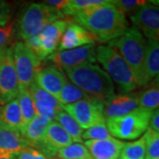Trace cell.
<instances>
[{"label":"cell","instance_id":"27","mask_svg":"<svg viewBox=\"0 0 159 159\" xmlns=\"http://www.w3.org/2000/svg\"><path fill=\"white\" fill-rule=\"evenodd\" d=\"M29 91L31 93V96L33 97L34 101L43 102L46 104L51 105V107L55 109L57 112H60L64 111V105L61 104L56 97H54L50 93L46 92L45 90L42 89L37 84L34 82L29 87Z\"/></svg>","mask_w":159,"mask_h":159},{"label":"cell","instance_id":"10","mask_svg":"<svg viewBox=\"0 0 159 159\" xmlns=\"http://www.w3.org/2000/svg\"><path fill=\"white\" fill-rule=\"evenodd\" d=\"M19 81L11 47L0 48V103L6 104L16 99Z\"/></svg>","mask_w":159,"mask_h":159},{"label":"cell","instance_id":"16","mask_svg":"<svg viewBox=\"0 0 159 159\" xmlns=\"http://www.w3.org/2000/svg\"><path fill=\"white\" fill-rule=\"evenodd\" d=\"M66 80L65 74L59 69L49 66L40 70L34 82L42 89L57 98Z\"/></svg>","mask_w":159,"mask_h":159},{"label":"cell","instance_id":"17","mask_svg":"<svg viewBox=\"0 0 159 159\" xmlns=\"http://www.w3.org/2000/svg\"><path fill=\"white\" fill-rule=\"evenodd\" d=\"M27 147L29 143L20 133L0 127V158L14 157Z\"/></svg>","mask_w":159,"mask_h":159},{"label":"cell","instance_id":"21","mask_svg":"<svg viewBox=\"0 0 159 159\" xmlns=\"http://www.w3.org/2000/svg\"><path fill=\"white\" fill-rule=\"evenodd\" d=\"M139 107L153 111L159 109V75L147 84L138 95Z\"/></svg>","mask_w":159,"mask_h":159},{"label":"cell","instance_id":"5","mask_svg":"<svg viewBox=\"0 0 159 159\" xmlns=\"http://www.w3.org/2000/svg\"><path fill=\"white\" fill-rule=\"evenodd\" d=\"M65 15L45 4H32L23 11L18 23V34L24 41L36 34L45 26L61 20Z\"/></svg>","mask_w":159,"mask_h":159},{"label":"cell","instance_id":"11","mask_svg":"<svg viewBox=\"0 0 159 159\" xmlns=\"http://www.w3.org/2000/svg\"><path fill=\"white\" fill-rule=\"evenodd\" d=\"M96 44L91 43L67 51H57L48 57L60 68L70 69L84 64H94L97 61Z\"/></svg>","mask_w":159,"mask_h":159},{"label":"cell","instance_id":"36","mask_svg":"<svg viewBox=\"0 0 159 159\" xmlns=\"http://www.w3.org/2000/svg\"><path fill=\"white\" fill-rule=\"evenodd\" d=\"M149 128L159 133V109L151 112V117L149 120Z\"/></svg>","mask_w":159,"mask_h":159},{"label":"cell","instance_id":"22","mask_svg":"<svg viewBox=\"0 0 159 159\" xmlns=\"http://www.w3.org/2000/svg\"><path fill=\"white\" fill-rule=\"evenodd\" d=\"M92 97H94L89 95L88 93L66 80L57 99L63 105H67L82 100H88Z\"/></svg>","mask_w":159,"mask_h":159},{"label":"cell","instance_id":"23","mask_svg":"<svg viewBox=\"0 0 159 159\" xmlns=\"http://www.w3.org/2000/svg\"><path fill=\"white\" fill-rule=\"evenodd\" d=\"M54 120L62 126L64 130L68 134L74 142L78 143L82 142L83 129L68 113H66L65 111H62L57 113Z\"/></svg>","mask_w":159,"mask_h":159},{"label":"cell","instance_id":"8","mask_svg":"<svg viewBox=\"0 0 159 159\" xmlns=\"http://www.w3.org/2000/svg\"><path fill=\"white\" fill-rule=\"evenodd\" d=\"M11 49L19 81V89H29L41 70L42 60L34 55L25 43L17 42Z\"/></svg>","mask_w":159,"mask_h":159},{"label":"cell","instance_id":"1","mask_svg":"<svg viewBox=\"0 0 159 159\" xmlns=\"http://www.w3.org/2000/svg\"><path fill=\"white\" fill-rule=\"evenodd\" d=\"M73 20L92 34L95 41L101 43H110L129 29L125 14L109 0L105 4L79 11Z\"/></svg>","mask_w":159,"mask_h":159},{"label":"cell","instance_id":"4","mask_svg":"<svg viewBox=\"0 0 159 159\" xmlns=\"http://www.w3.org/2000/svg\"><path fill=\"white\" fill-rule=\"evenodd\" d=\"M97 60L102 66L110 78L124 93H130L138 87L134 73L116 50L110 46H98Z\"/></svg>","mask_w":159,"mask_h":159},{"label":"cell","instance_id":"15","mask_svg":"<svg viewBox=\"0 0 159 159\" xmlns=\"http://www.w3.org/2000/svg\"><path fill=\"white\" fill-rule=\"evenodd\" d=\"M124 143L111 137L106 140L86 141L84 145L93 159H118Z\"/></svg>","mask_w":159,"mask_h":159},{"label":"cell","instance_id":"29","mask_svg":"<svg viewBox=\"0 0 159 159\" xmlns=\"http://www.w3.org/2000/svg\"><path fill=\"white\" fill-rule=\"evenodd\" d=\"M107 0H69L67 6L65 7L62 12L66 16H74L79 11H83L91 6H100L105 4Z\"/></svg>","mask_w":159,"mask_h":159},{"label":"cell","instance_id":"26","mask_svg":"<svg viewBox=\"0 0 159 159\" xmlns=\"http://www.w3.org/2000/svg\"><path fill=\"white\" fill-rule=\"evenodd\" d=\"M57 156L61 159H93L89 149L81 143L71 144L67 147L59 148Z\"/></svg>","mask_w":159,"mask_h":159},{"label":"cell","instance_id":"37","mask_svg":"<svg viewBox=\"0 0 159 159\" xmlns=\"http://www.w3.org/2000/svg\"><path fill=\"white\" fill-rule=\"evenodd\" d=\"M0 159H15L13 157H1Z\"/></svg>","mask_w":159,"mask_h":159},{"label":"cell","instance_id":"20","mask_svg":"<svg viewBox=\"0 0 159 159\" xmlns=\"http://www.w3.org/2000/svg\"><path fill=\"white\" fill-rule=\"evenodd\" d=\"M49 123L50 121L36 115L28 125H25L20 134L29 143V147L34 148L43 140Z\"/></svg>","mask_w":159,"mask_h":159},{"label":"cell","instance_id":"28","mask_svg":"<svg viewBox=\"0 0 159 159\" xmlns=\"http://www.w3.org/2000/svg\"><path fill=\"white\" fill-rule=\"evenodd\" d=\"M146 156L145 159H159V133L151 128L144 134Z\"/></svg>","mask_w":159,"mask_h":159},{"label":"cell","instance_id":"25","mask_svg":"<svg viewBox=\"0 0 159 159\" xmlns=\"http://www.w3.org/2000/svg\"><path fill=\"white\" fill-rule=\"evenodd\" d=\"M146 147L144 137L137 141L124 143L118 159H145Z\"/></svg>","mask_w":159,"mask_h":159},{"label":"cell","instance_id":"12","mask_svg":"<svg viewBox=\"0 0 159 159\" xmlns=\"http://www.w3.org/2000/svg\"><path fill=\"white\" fill-rule=\"evenodd\" d=\"M131 21L148 40L159 41V6L147 2L130 16Z\"/></svg>","mask_w":159,"mask_h":159},{"label":"cell","instance_id":"34","mask_svg":"<svg viewBox=\"0 0 159 159\" xmlns=\"http://www.w3.org/2000/svg\"><path fill=\"white\" fill-rule=\"evenodd\" d=\"M13 31V25L10 24L6 27H0V48L5 47L10 42Z\"/></svg>","mask_w":159,"mask_h":159},{"label":"cell","instance_id":"18","mask_svg":"<svg viewBox=\"0 0 159 159\" xmlns=\"http://www.w3.org/2000/svg\"><path fill=\"white\" fill-rule=\"evenodd\" d=\"M0 127L20 133L24 128L18 99L0 106Z\"/></svg>","mask_w":159,"mask_h":159},{"label":"cell","instance_id":"13","mask_svg":"<svg viewBox=\"0 0 159 159\" xmlns=\"http://www.w3.org/2000/svg\"><path fill=\"white\" fill-rule=\"evenodd\" d=\"M139 107V98L135 94L114 96L104 102L103 114L105 119H115L130 113Z\"/></svg>","mask_w":159,"mask_h":159},{"label":"cell","instance_id":"19","mask_svg":"<svg viewBox=\"0 0 159 159\" xmlns=\"http://www.w3.org/2000/svg\"><path fill=\"white\" fill-rule=\"evenodd\" d=\"M159 75V41L148 40L143 70V86Z\"/></svg>","mask_w":159,"mask_h":159},{"label":"cell","instance_id":"38","mask_svg":"<svg viewBox=\"0 0 159 159\" xmlns=\"http://www.w3.org/2000/svg\"><path fill=\"white\" fill-rule=\"evenodd\" d=\"M50 159H61V158H59V157H52V158H50Z\"/></svg>","mask_w":159,"mask_h":159},{"label":"cell","instance_id":"35","mask_svg":"<svg viewBox=\"0 0 159 159\" xmlns=\"http://www.w3.org/2000/svg\"><path fill=\"white\" fill-rule=\"evenodd\" d=\"M68 2L69 0H47L44 2V4L62 11L65 7L67 6Z\"/></svg>","mask_w":159,"mask_h":159},{"label":"cell","instance_id":"14","mask_svg":"<svg viewBox=\"0 0 159 159\" xmlns=\"http://www.w3.org/2000/svg\"><path fill=\"white\" fill-rule=\"evenodd\" d=\"M95 43V38L77 23L68 21L58 44V51H67Z\"/></svg>","mask_w":159,"mask_h":159},{"label":"cell","instance_id":"32","mask_svg":"<svg viewBox=\"0 0 159 159\" xmlns=\"http://www.w3.org/2000/svg\"><path fill=\"white\" fill-rule=\"evenodd\" d=\"M15 159H49L43 154L31 147H27L26 148L20 151L14 157Z\"/></svg>","mask_w":159,"mask_h":159},{"label":"cell","instance_id":"33","mask_svg":"<svg viewBox=\"0 0 159 159\" xmlns=\"http://www.w3.org/2000/svg\"><path fill=\"white\" fill-rule=\"evenodd\" d=\"M11 9L4 1H0V27H6L10 20Z\"/></svg>","mask_w":159,"mask_h":159},{"label":"cell","instance_id":"9","mask_svg":"<svg viewBox=\"0 0 159 159\" xmlns=\"http://www.w3.org/2000/svg\"><path fill=\"white\" fill-rule=\"evenodd\" d=\"M104 101L96 97L64 105V111L78 123L82 129L106 123L103 114Z\"/></svg>","mask_w":159,"mask_h":159},{"label":"cell","instance_id":"6","mask_svg":"<svg viewBox=\"0 0 159 159\" xmlns=\"http://www.w3.org/2000/svg\"><path fill=\"white\" fill-rule=\"evenodd\" d=\"M151 112L138 107L125 116L106 119V125L111 135L123 140H134L148 130Z\"/></svg>","mask_w":159,"mask_h":159},{"label":"cell","instance_id":"24","mask_svg":"<svg viewBox=\"0 0 159 159\" xmlns=\"http://www.w3.org/2000/svg\"><path fill=\"white\" fill-rule=\"evenodd\" d=\"M17 99L20 108V111H21V115H22L23 124H24V127H25V125H28L29 122L36 116L33 97L31 96L29 89H19Z\"/></svg>","mask_w":159,"mask_h":159},{"label":"cell","instance_id":"3","mask_svg":"<svg viewBox=\"0 0 159 159\" xmlns=\"http://www.w3.org/2000/svg\"><path fill=\"white\" fill-rule=\"evenodd\" d=\"M109 46L119 52L132 69L138 87L143 86V70L147 41L135 28H129L122 35L109 43Z\"/></svg>","mask_w":159,"mask_h":159},{"label":"cell","instance_id":"30","mask_svg":"<svg viewBox=\"0 0 159 159\" xmlns=\"http://www.w3.org/2000/svg\"><path fill=\"white\" fill-rule=\"evenodd\" d=\"M111 135L109 132L106 123L98 124L94 125L82 134V140L84 139L86 141H97V140H106L111 138Z\"/></svg>","mask_w":159,"mask_h":159},{"label":"cell","instance_id":"31","mask_svg":"<svg viewBox=\"0 0 159 159\" xmlns=\"http://www.w3.org/2000/svg\"><path fill=\"white\" fill-rule=\"evenodd\" d=\"M111 3L123 14L132 15L142 6L147 4V1L141 0H112Z\"/></svg>","mask_w":159,"mask_h":159},{"label":"cell","instance_id":"2","mask_svg":"<svg viewBox=\"0 0 159 159\" xmlns=\"http://www.w3.org/2000/svg\"><path fill=\"white\" fill-rule=\"evenodd\" d=\"M64 71L74 85L92 97L106 102L115 96L113 81L96 64H84Z\"/></svg>","mask_w":159,"mask_h":159},{"label":"cell","instance_id":"7","mask_svg":"<svg viewBox=\"0 0 159 159\" xmlns=\"http://www.w3.org/2000/svg\"><path fill=\"white\" fill-rule=\"evenodd\" d=\"M67 23L68 20H58L47 25L34 36L25 41L26 45L40 60L49 57L58 47Z\"/></svg>","mask_w":159,"mask_h":159}]
</instances>
